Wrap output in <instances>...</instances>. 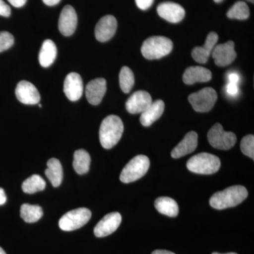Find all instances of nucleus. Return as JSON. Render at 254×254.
<instances>
[{"label":"nucleus","instance_id":"nucleus-35","mask_svg":"<svg viewBox=\"0 0 254 254\" xmlns=\"http://www.w3.org/2000/svg\"><path fill=\"white\" fill-rule=\"evenodd\" d=\"M229 83L239 84L240 81V76L237 73L232 72L228 75Z\"/></svg>","mask_w":254,"mask_h":254},{"label":"nucleus","instance_id":"nucleus-1","mask_svg":"<svg viewBox=\"0 0 254 254\" xmlns=\"http://www.w3.org/2000/svg\"><path fill=\"white\" fill-rule=\"evenodd\" d=\"M248 196V191L245 187L236 185L214 193L210 199V206L218 210H223L237 206Z\"/></svg>","mask_w":254,"mask_h":254},{"label":"nucleus","instance_id":"nucleus-18","mask_svg":"<svg viewBox=\"0 0 254 254\" xmlns=\"http://www.w3.org/2000/svg\"><path fill=\"white\" fill-rule=\"evenodd\" d=\"M107 83L105 78H98L92 80L87 84L86 95L90 104L98 105L101 103L106 93Z\"/></svg>","mask_w":254,"mask_h":254},{"label":"nucleus","instance_id":"nucleus-12","mask_svg":"<svg viewBox=\"0 0 254 254\" xmlns=\"http://www.w3.org/2000/svg\"><path fill=\"white\" fill-rule=\"evenodd\" d=\"M122 222V216L118 212L105 215L104 218L94 228V234L97 237H105L111 235L118 230Z\"/></svg>","mask_w":254,"mask_h":254},{"label":"nucleus","instance_id":"nucleus-41","mask_svg":"<svg viewBox=\"0 0 254 254\" xmlns=\"http://www.w3.org/2000/svg\"><path fill=\"white\" fill-rule=\"evenodd\" d=\"M212 254H237L236 253H233V252H231V253H227V254H220V253H217V252H214V253Z\"/></svg>","mask_w":254,"mask_h":254},{"label":"nucleus","instance_id":"nucleus-13","mask_svg":"<svg viewBox=\"0 0 254 254\" xmlns=\"http://www.w3.org/2000/svg\"><path fill=\"white\" fill-rule=\"evenodd\" d=\"M77 14L72 6L66 5L63 8L59 18V30L64 36H70L74 33L77 26Z\"/></svg>","mask_w":254,"mask_h":254},{"label":"nucleus","instance_id":"nucleus-31","mask_svg":"<svg viewBox=\"0 0 254 254\" xmlns=\"http://www.w3.org/2000/svg\"><path fill=\"white\" fill-rule=\"evenodd\" d=\"M14 43V36L6 31L0 32V53L9 49Z\"/></svg>","mask_w":254,"mask_h":254},{"label":"nucleus","instance_id":"nucleus-33","mask_svg":"<svg viewBox=\"0 0 254 254\" xmlns=\"http://www.w3.org/2000/svg\"><path fill=\"white\" fill-rule=\"evenodd\" d=\"M226 91L227 94L230 96H236L239 93L238 84L235 83H228L226 86Z\"/></svg>","mask_w":254,"mask_h":254},{"label":"nucleus","instance_id":"nucleus-21","mask_svg":"<svg viewBox=\"0 0 254 254\" xmlns=\"http://www.w3.org/2000/svg\"><path fill=\"white\" fill-rule=\"evenodd\" d=\"M165 110V103L163 100L153 102L151 105L141 113L140 122L144 127H149L163 115Z\"/></svg>","mask_w":254,"mask_h":254},{"label":"nucleus","instance_id":"nucleus-19","mask_svg":"<svg viewBox=\"0 0 254 254\" xmlns=\"http://www.w3.org/2000/svg\"><path fill=\"white\" fill-rule=\"evenodd\" d=\"M197 145L198 134L196 132H189L182 141L174 148L171 153L172 157L177 159L190 154L196 149Z\"/></svg>","mask_w":254,"mask_h":254},{"label":"nucleus","instance_id":"nucleus-10","mask_svg":"<svg viewBox=\"0 0 254 254\" xmlns=\"http://www.w3.org/2000/svg\"><path fill=\"white\" fill-rule=\"evenodd\" d=\"M118 21L115 16L107 15L100 18L95 29L96 39L101 43L110 41L116 33Z\"/></svg>","mask_w":254,"mask_h":254},{"label":"nucleus","instance_id":"nucleus-38","mask_svg":"<svg viewBox=\"0 0 254 254\" xmlns=\"http://www.w3.org/2000/svg\"><path fill=\"white\" fill-rule=\"evenodd\" d=\"M43 2L48 6H55L58 4L61 0H43Z\"/></svg>","mask_w":254,"mask_h":254},{"label":"nucleus","instance_id":"nucleus-22","mask_svg":"<svg viewBox=\"0 0 254 254\" xmlns=\"http://www.w3.org/2000/svg\"><path fill=\"white\" fill-rule=\"evenodd\" d=\"M58 55L56 45L51 40H46L39 53V63L43 67H48L53 64Z\"/></svg>","mask_w":254,"mask_h":254},{"label":"nucleus","instance_id":"nucleus-39","mask_svg":"<svg viewBox=\"0 0 254 254\" xmlns=\"http://www.w3.org/2000/svg\"><path fill=\"white\" fill-rule=\"evenodd\" d=\"M152 254H175L173 252H169L167 250H155Z\"/></svg>","mask_w":254,"mask_h":254},{"label":"nucleus","instance_id":"nucleus-4","mask_svg":"<svg viewBox=\"0 0 254 254\" xmlns=\"http://www.w3.org/2000/svg\"><path fill=\"white\" fill-rule=\"evenodd\" d=\"M218 157L208 153H201L191 157L187 163L190 171L201 175H212L217 173L220 168Z\"/></svg>","mask_w":254,"mask_h":254},{"label":"nucleus","instance_id":"nucleus-43","mask_svg":"<svg viewBox=\"0 0 254 254\" xmlns=\"http://www.w3.org/2000/svg\"><path fill=\"white\" fill-rule=\"evenodd\" d=\"M247 1H250V2L254 3V0H247Z\"/></svg>","mask_w":254,"mask_h":254},{"label":"nucleus","instance_id":"nucleus-24","mask_svg":"<svg viewBox=\"0 0 254 254\" xmlns=\"http://www.w3.org/2000/svg\"><path fill=\"white\" fill-rule=\"evenodd\" d=\"M155 207L159 213L167 216L176 217L179 213L178 204L170 197H159L155 200Z\"/></svg>","mask_w":254,"mask_h":254},{"label":"nucleus","instance_id":"nucleus-7","mask_svg":"<svg viewBox=\"0 0 254 254\" xmlns=\"http://www.w3.org/2000/svg\"><path fill=\"white\" fill-rule=\"evenodd\" d=\"M208 140L213 148L220 150H229L236 143L237 136L232 132L225 131L222 125L217 123L209 130Z\"/></svg>","mask_w":254,"mask_h":254},{"label":"nucleus","instance_id":"nucleus-30","mask_svg":"<svg viewBox=\"0 0 254 254\" xmlns=\"http://www.w3.org/2000/svg\"><path fill=\"white\" fill-rule=\"evenodd\" d=\"M241 150L244 154L254 160V136L247 135L242 138L241 142Z\"/></svg>","mask_w":254,"mask_h":254},{"label":"nucleus","instance_id":"nucleus-34","mask_svg":"<svg viewBox=\"0 0 254 254\" xmlns=\"http://www.w3.org/2000/svg\"><path fill=\"white\" fill-rule=\"evenodd\" d=\"M137 6L141 10L149 9L154 0H135Z\"/></svg>","mask_w":254,"mask_h":254},{"label":"nucleus","instance_id":"nucleus-9","mask_svg":"<svg viewBox=\"0 0 254 254\" xmlns=\"http://www.w3.org/2000/svg\"><path fill=\"white\" fill-rule=\"evenodd\" d=\"M211 55L217 66L221 67L228 66L237 58L235 43L232 41H228L224 44L215 46Z\"/></svg>","mask_w":254,"mask_h":254},{"label":"nucleus","instance_id":"nucleus-23","mask_svg":"<svg viewBox=\"0 0 254 254\" xmlns=\"http://www.w3.org/2000/svg\"><path fill=\"white\" fill-rule=\"evenodd\" d=\"M46 175L51 182L53 187H58L63 182V170L60 160L56 158H51L47 163Z\"/></svg>","mask_w":254,"mask_h":254},{"label":"nucleus","instance_id":"nucleus-27","mask_svg":"<svg viewBox=\"0 0 254 254\" xmlns=\"http://www.w3.org/2000/svg\"><path fill=\"white\" fill-rule=\"evenodd\" d=\"M46 181L40 175H33L26 179L22 184L23 192L26 193H34L46 189Z\"/></svg>","mask_w":254,"mask_h":254},{"label":"nucleus","instance_id":"nucleus-15","mask_svg":"<svg viewBox=\"0 0 254 254\" xmlns=\"http://www.w3.org/2000/svg\"><path fill=\"white\" fill-rule=\"evenodd\" d=\"M157 11L160 17L170 23L180 22L185 16V10L181 5L171 1L159 4Z\"/></svg>","mask_w":254,"mask_h":254},{"label":"nucleus","instance_id":"nucleus-11","mask_svg":"<svg viewBox=\"0 0 254 254\" xmlns=\"http://www.w3.org/2000/svg\"><path fill=\"white\" fill-rule=\"evenodd\" d=\"M16 98L18 101L25 105H36L41 100V95L36 87L26 81H21L16 88Z\"/></svg>","mask_w":254,"mask_h":254},{"label":"nucleus","instance_id":"nucleus-8","mask_svg":"<svg viewBox=\"0 0 254 254\" xmlns=\"http://www.w3.org/2000/svg\"><path fill=\"white\" fill-rule=\"evenodd\" d=\"M218 99L216 91L212 88H205L189 96V101L198 113H207L213 109Z\"/></svg>","mask_w":254,"mask_h":254},{"label":"nucleus","instance_id":"nucleus-2","mask_svg":"<svg viewBox=\"0 0 254 254\" xmlns=\"http://www.w3.org/2000/svg\"><path fill=\"white\" fill-rule=\"evenodd\" d=\"M124 131V125L121 119L116 115H110L102 122L99 137L102 146L110 149L118 144Z\"/></svg>","mask_w":254,"mask_h":254},{"label":"nucleus","instance_id":"nucleus-37","mask_svg":"<svg viewBox=\"0 0 254 254\" xmlns=\"http://www.w3.org/2000/svg\"><path fill=\"white\" fill-rule=\"evenodd\" d=\"M6 201V196L3 189L0 188V205H4Z\"/></svg>","mask_w":254,"mask_h":254},{"label":"nucleus","instance_id":"nucleus-6","mask_svg":"<svg viewBox=\"0 0 254 254\" xmlns=\"http://www.w3.org/2000/svg\"><path fill=\"white\" fill-rule=\"evenodd\" d=\"M91 218V212L88 208L74 209L60 218L59 226L64 231H73L84 226Z\"/></svg>","mask_w":254,"mask_h":254},{"label":"nucleus","instance_id":"nucleus-42","mask_svg":"<svg viewBox=\"0 0 254 254\" xmlns=\"http://www.w3.org/2000/svg\"><path fill=\"white\" fill-rule=\"evenodd\" d=\"M222 1V0H214V1H215V2H216V3L221 2Z\"/></svg>","mask_w":254,"mask_h":254},{"label":"nucleus","instance_id":"nucleus-14","mask_svg":"<svg viewBox=\"0 0 254 254\" xmlns=\"http://www.w3.org/2000/svg\"><path fill=\"white\" fill-rule=\"evenodd\" d=\"M83 83L81 76L76 72L68 73L64 82V93L71 101H77L81 98Z\"/></svg>","mask_w":254,"mask_h":254},{"label":"nucleus","instance_id":"nucleus-3","mask_svg":"<svg viewBox=\"0 0 254 254\" xmlns=\"http://www.w3.org/2000/svg\"><path fill=\"white\" fill-rule=\"evenodd\" d=\"M173 43L170 38L163 36H153L143 42L141 53L145 59L158 60L171 53Z\"/></svg>","mask_w":254,"mask_h":254},{"label":"nucleus","instance_id":"nucleus-17","mask_svg":"<svg viewBox=\"0 0 254 254\" xmlns=\"http://www.w3.org/2000/svg\"><path fill=\"white\" fill-rule=\"evenodd\" d=\"M218 41V34L215 32H210L205 39L203 46L195 47L192 50L191 55L193 59L198 63H206Z\"/></svg>","mask_w":254,"mask_h":254},{"label":"nucleus","instance_id":"nucleus-28","mask_svg":"<svg viewBox=\"0 0 254 254\" xmlns=\"http://www.w3.org/2000/svg\"><path fill=\"white\" fill-rule=\"evenodd\" d=\"M250 15V8L245 1H237L233 6L228 10L227 17L232 19L246 20Z\"/></svg>","mask_w":254,"mask_h":254},{"label":"nucleus","instance_id":"nucleus-32","mask_svg":"<svg viewBox=\"0 0 254 254\" xmlns=\"http://www.w3.org/2000/svg\"><path fill=\"white\" fill-rule=\"evenodd\" d=\"M11 15V8L3 0H0V16L9 17Z\"/></svg>","mask_w":254,"mask_h":254},{"label":"nucleus","instance_id":"nucleus-25","mask_svg":"<svg viewBox=\"0 0 254 254\" xmlns=\"http://www.w3.org/2000/svg\"><path fill=\"white\" fill-rule=\"evenodd\" d=\"M91 157L86 150L80 149L73 154V167L78 175H83L89 171Z\"/></svg>","mask_w":254,"mask_h":254},{"label":"nucleus","instance_id":"nucleus-36","mask_svg":"<svg viewBox=\"0 0 254 254\" xmlns=\"http://www.w3.org/2000/svg\"><path fill=\"white\" fill-rule=\"evenodd\" d=\"M7 1H9L10 4L12 5V6H15V7L19 8L24 6L27 0H7Z\"/></svg>","mask_w":254,"mask_h":254},{"label":"nucleus","instance_id":"nucleus-29","mask_svg":"<svg viewBox=\"0 0 254 254\" xmlns=\"http://www.w3.org/2000/svg\"><path fill=\"white\" fill-rule=\"evenodd\" d=\"M134 85V76L128 66H123L120 73V86L122 91L125 93H128L131 91Z\"/></svg>","mask_w":254,"mask_h":254},{"label":"nucleus","instance_id":"nucleus-20","mask_svg":"<svg viewBox=\"0 0 254 254\" xmlns=\"http://www.w3.org/2000/svg\"><path fill=\"white\" fill-rule=\"evenodd\" d=\"M212 73L210 70L202 66H190L185 70L183 75V81L187 85L194 84L195 83H205L210 81Z\"/></svg>","mask_w":254,"mask_h":254},{"label":"nucleus","instance_id":"nucleus-40","mask_svg":"<svg viewBox=\"0 0 254 254\" xmlns=\"http://www.w3.org/2000/svg\"><path fill=\"white\" fill-rule=\"evenodd\" d=\"M0 254H6V252H5L4 250H3V249L1 248V247H0Z\"/></svg>","mask_w":254,"mask_h":254},{"label":"nucleus","instance_id":"nucleus-16","mask_svg":"<svg viewBox=\"0 0 254 254\" xmlns=\"http://www.w3.org/2000/svg\"><path fill=\"white\" fill-rule=\"evenodd\" d=\"M153 103L152 98L148 92H135L128 98L126 103L127 111L131 114L142 113Z\"/></svg>","mask_w":254,"mask_h":254},{"label":"nucleus","instance_id":"nucleus-26","mask_svg":"<svg viewBox=\"0 0 254 254\" xmlns=\"http://www.w3.org/2000/svg\"><path fill=\"white\" fill-rule=\"evenodd\" d=\"M21 218L28 223L38 221L43 217V209L37 205L23 204L21 207Z\"/></svg>","mask_w":254,"mask_h":254},{"label":"nucleus","instance_id":"nucleus-5","mask_svg":"<svg viewBox=\"0 0 254 254\" xmlns=\"http://www.w3.org/2000/svg\"><path fill=\"white\" fill-rule=\"evenodd\" d=\"M149 168V158L143 155H137L124 168L120 175V180L126 184L136 181L144 176Z\"/></svg>","mask_w":254,"mask_h":254}]
</instances>
